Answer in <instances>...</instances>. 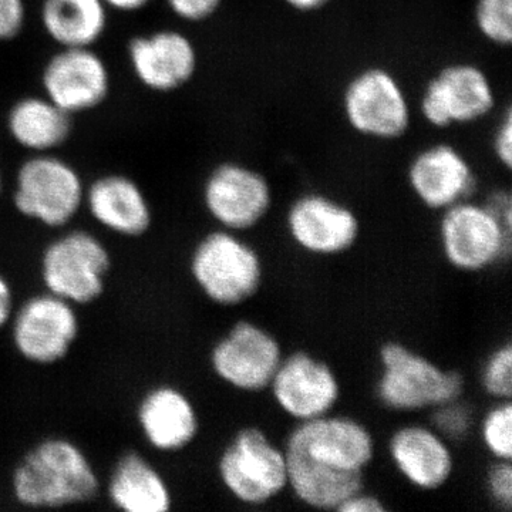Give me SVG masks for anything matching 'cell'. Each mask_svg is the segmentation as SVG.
<instances>
[{
	"label": "cell",
	"instance_id": "obj_1",
	"mask_svg": "<svg viewBox=\"0 0 512 512\" xmlns=\"http://www.w3.org/2000/svg\"><path fill=\"white\" fill-rule=\"evenodd\" d=\"M288 493L303 507L338 511L366 488L375 463V434L362 420L336 412L293 423L284 444Z\"/></svg>",
	"mask_w": 512,
	"mask_h": 512
},
{
	"label": "cell",
	"instance_id": "obj_2",
	"mask_svg": "<svg viewBox=\"0 0 512 512\" xmlns=\"http://www.w3.org/2000/svg\"><path fill=\"white\" fill-rule=\"evenodd\" d=\"M100 477L83 448L66 437L35 444L13 468L10 488L16 503L30 510H56L90 503Z\"/></svg>",
	"mask_w": 512,
	"mask_h": 512
},
{
	"label": "cell",
	"instance_id": "obj_3",
	"mask_svg": "<svg viewBox=\"0 0 512 512\" xmlns=\"http://www.w3.org/2000/svg\"><path fill=\"white\" fill-rule=\"evenodd\" d=\"M376 399L387 412L417 414L464 399L467 380L400 340H387L377 353Z\"/></svg>",
	"mask_w": 512,
	"mask_h": 512
},
{
	"label": "cell",
	"instance_id": "obj_4",
	"mask_svg": "<svg viewBox=\"0 0 512 512\" xmlns=\"http://www.w3.org/2000/svg\"><path fill=\"white\" fill-rule=\"evenodd\" d=\"M198 291L221 308H238L252 301L265 281V264L258 249L238 232L215 228L198 239L188 259Z\"/></svg>",
	"mask_w": 512,
	"mask_h": 512
},
{
	"label": "cell",
	"instance_id": "obj_5",
	"mask_svg": "<svg viewBox=\"0 0 512 512\" xmlns=\"http://www.w3.org/2000/svg\"><path fill=\"white\" fill-rule=\"evenodd\" d=\"M217 476L229 497L248 508H264L288 493L284 447L255 424L235 431L222 448Z\"/></svg>",
	"mask_w": 512,
	"mask_h": 512
},
{
	"label": "cell",
	"instance_id": "obj_6",
	"mask_svg": "<svg viewBox=\"0 0 512 512\" xmlns=\"http://www.w3.org/2000/svg\"><path fill=\"white\" fill-rule=\"evenodd\" d=\"M84 181L79 168L57 153L29 154L16 168L12 204L26 220L62 229L84 207Z\"/></svg>",
	"mask_w": 512,
	"mask_h": 512
},
{
	"label": "cell",
	"instance_id": "obj_7",
	"mask_svg": "<svg viewBox=\"0 0 512 512\" xmlns=\"http://www.w3.org/2000/svg\"><path fill=\"white\" fill-rule=\"evenodd\" d=\"M437 232L447 264L463 274L490 271L510 258L512 228L485 200L470 198L440 212Z\"/></svg>",
	"mask_w": 512,
	"mask_h": 512
},
{
	"label": "cell",
	"instance_id": "obj_8",
	"mask_svg": "<svg viewBox=\"0 0 512 512\" xmlns=\"http://www.w3.org/2000/svg\"><path fill=\"white\" fill-rule=\"evenodd\" d=\"M110 269L109 248L87 229L63 232L46 245L40 258V278L46 291L74 306L99 301Z\"/></svg>",
	"mask_w": 512,
	"mask_h": 512
},
{
	"label": "cell",
	"instance_id": "obj_9",
	"mask_svg": "<svg viewBox=\"0 0 512 512\" xmlns=\"http://www.w3.org/2000/svg\"><path fill=\"white\" fill-rule=\"evenodd\" d=\"M346 123L359 136L394 141L412 127V106L399 77L382 66H369L350 77L342 94Z\"/></svg>",
	"mask_w": 512,
	"mask_h": 512
},
{
	"label": "cell",
	"instance_id": "obj_10",
	"mask_svg": "<svg viewBox=\"0 0 512 512\" xmlns=\"http://www.w3.org/2000/svg\"><path fill=\"white\" fill-rule=\"evenodd\" d=\"M285 350L274 332L251 319H239L212 345L215 377L235 392H268Z\"/></svg>",
	"mask_w": 512,
	"mask_h": 512
},
{
	"label": "cell",
	"instance_id": "obj_11",
	"mask_svg": "<svg viewBox=\"0 0 512 512\" xmlns=\"http://www.w3.org/2000/svg\"><path fill=\"white\" fill-rule=\"evenodd\" d=\"M201 202L218 228L245 234L268 217L274 207V188L251 165L222 161L205 175Z\"/></svg>",
	"mask_w": 512,
	"mask_h": 512
},
{
	"label": "cell",
	"instance_id": "obj_12",
	"mask_svg": "<svg viewBox=\"0 0 512 512\" xmlns=\"http://www.w3.org/2000/svg\"><path fill=\"white\" fill-rule=\"evenodd\" d=\"M497 106L493 80L476 63L441 67L424 84L420 113L429 126L446 130L484 120Z\"/></svg>",
	"mask_w": 512,
	"mask_h": 512
},
{
	"label": "cell",
	"instance_id": "obj_13",
	"mask_svg": "<svg viewBox=\"0 0 512 512\" xmlns=\"http://www.w3.org/2000/svg\"><path fill=\"white\" fill-rule=\"evenodd\" d=\"M77 306L50 292L30 296L13 312L10 338L26 362L50 366L72 352L80 335Z\"/></svg>",
	"mask_w": 512,
	"mask_h": 512
},
{
	"label": "cell",
	"instance_id": "obj_14",
	"mask_svg": "<svg viewBox=\"0 0 512 512\" xmlns=\"http://www.w3.org/2000/svg\"><path fill=\"white\" fill-rule=\"evenodd\" d=\"M39 80L43 96L73 117L100 109L113 92L109 63L96 47H57Z\"/></svg>",
	"mask_w": 512,
	"mask_h": 512
},
{
	"label": "cell",
	"instance_id": "obj_15",
	"mask_svg": "<svg viewBox=\"0 0 512 512\" xmlns=\"http://www.w3.org/2000/svg\"><path fill=\"white\" fill-rule=\"evenodd\" d=\"M342 390V382L333 366L302 349L285 353L268 387L276 409L293 423L336 412Z\"/></svg>",
	"mask_w": 512,
	"mask_h": 512
},
{
	"label": "cell",
	"instance_id": "obj_16",
	"mask_svg": "<svg viewBox=\"0 0 512 512\" xmlns=\"http://www.w3.org/2000/svg\"><path fill=\"white\" fill-rule=\"evenodd\" d=\"M286 232L293 245L315 258H335L356 247L362 234L359 215L323 192H305L289 204Z\"/></svg>",
	"mask_w": 512,
	"mask_h": 512
},
{
	"label": "cell",
	"instance_id": "obj_17",
	"mask_svg": "<svg viewBox=\"0 0 512 512\" xmlns=\"http://www.w3.org/2000/svg\"><path fill=\"white\" fill-rule=\"evenodd\" d=\"M127 63L138 84L148 92L171 94L197 76L200 53L194 40L180 29L138 33L126 47Z\"/></svg>",
	"mask_w": 512,
	"mask_h": 512
},
{
	"label": "cell",
	"instance_id": "obj_18",
	"mask_svg": "<svg viewBox=\"0 0 512 512\" xmlns=\"http://www.w3.org/2000/svg\"><path fill=\"white\" fill-rule=\"evenodd\" d=\"M397 476L421 493H436L453 480L457 468L454 444L431 424H399L386 443Z\"/></svg>",
	"mask_w": 512,
	"mask_h": 512
},
{
	"label": "cell",
	"instance_id": "obj_19",
	"mask_svg": "<svg viewBox=\"0 0 512 512\" xmlns=\"http://www.w3.org/2000/svg\"><path fill=\"white\" fill-rule=\"evenodd\" d=\"M406 175L414 198L434 212L474 198L478 188L476 170L466 154L444 141L417 151Z\"/></svg>",
	"mask_w": 512,
	"mask_h": 512
},
{
	"label": "cell",
	"instance_id": "obj_20",
	"mask_svg": "<svg viewBox=\"0 0 512 512\" xmlns=\"http://www.w3.org/2000/svg\"><path fill=\"white\" fill-rule=\"evenodd\" d=\"M83 208L96 224L119 237H144L153 227L154 212L146 191L124 173L93 178L86 184Z\"/></svg>",
	"mask_w": 512,
	"mask_h": 512
},
{
	"label": "cell",
	"instance_id": "obj_21",
	"mask_svg": "<svg viewBox=\"0 0 512 512\" xmlns=\"http://www.w3.org/2000/svg\"><path fill=\"white\" fill-rule=\"evenodd\" d=\"M137 423L147 443L160 453H178L190 447L201 426L191 397L173 384L147 390L138 402Z\"/></svg>",
	"mask_w": 512,
	"mask_h": 512
},
{
	"label": "cell",
	"instance_id": "obj_22",
	"mask_svg": "<svg viewBox=\"0 0 512 512\" xmlns=\"http://www.w3.org/2000/svg\"><path fill=\"white\" fill-rule=\"evenodd\" d=\"M8 136L29 154L57 153L74 131V117L43 94H28L10 104L5 117Z\"/></svg>",
	"mask_w": 512,
	"mask_h": 512
},
{
	"label": "cell",
	"instance_id": "obj_23",
	"mask_svg": "<svg viewBox=\"0 0 512 512\" xmlns=\"http://www.w3.org/2000/svg\"><path fill=\"white\" fill-rule=\"evenodd\" d=\"M110 504L124 512H167L173 493L161 471L138 451H126L107 480Z\"/></svg>",
	"mask_w": 512,
	"mask_h": 512
},
{
	"label": "cell",
	"instance_id": "obj_24",
	"mask_svg": "<svg viewBox=\"0 0 512 512\" xmlns=\"http://www.w3.org/2000/svg\"><path fill=\"white\" fill-rule=\"evenodd\" d=\"M39 22L57 47H96L109 30L110 10L103 0H42Z\"/></svg>",
	"mask_w": 512,
	"mask_h": 512
},
{
	"label": "cell",
	"instance_id": "obj_25",
	"mask_svg": "<svg viewBox=\"0 0 512 512\" xmlns=\"http://www.w3.org/2000/svg\"><path fill=\"white\" fill-rule=\"evenodd\" d=\"M478 436L491 460L512 458V403L511 400H497L477 421Z\"/></svg>",
	"mask_w": 512,
	"mask_h": 512
},
{
	"label": "cell",
	"instance_id": "obj_26",
	"mask_svg": "<svg viewBox=\"0 0 512 512\" xmlns=\"http://www.w3.org/2000/svg\"><path fill=\"white\" fill-rule=\"evenodd\" d=\"M474 25L483 39L494 46L512 42V0H476Z\"/></svg>",
	"mask_w": 512,
	"mask_h": 512
},
{
	"label": "cell",
	"instance_id": "obj_27",
	"mask_svg": "<svg viewBox=\"0 0 512 512\" xmlns=\"http://www.w3.org/2000/svg\"><path fill=\"white\" fill-rule=\"evenodd\" d=\"M480 386L485 396L493 402L511 400L512 397V346L510 340L495 346L480 369Z\"/></svg>",
	"mask_w": 512,
	"mask_h": 512
},
{
	"label": "cell",
	"instance_id": "obj_28",
	"mask_svg": "<svg viewBox=\"0 0 512 512\" xmlns=\"http://www.w3.org/2000/svg\"><path fill=\"white\" fill-rule=\"evenodd\" d=\"M430 414L431 426L443 434L451 444L467 440L477 424L473 409L464 402V399L437 407L431 410Z\"/></svg>",
	"mask_w": 512,
	"mask_h": 512
},
{
	"label": "cell",
	"instance_id": "obj_29",
	"mask_svg": "<svg viewBox=\"0 0 512 512\" xmlns=\"http://www.w3.org/2000/svg\"><path fill=\"white\" fill-rule=\"evenodd\" d=\"M484 491L498 511L512 510L511 460H493L484 474Z\"/></svg>",
	"mask_w": 512,
	"mask_h": 512
},
{
	"label": "cell",
	"instance_id": "obj_30",
	"mask_svg": "<svg viewBox=\"0 0 512 512\" xmlns=\"http://www.w3.org/2000/svg\"><path fill=\"white\" fill-rule=\"evenodd\" d=\"M26 0H0V43L15 42L28 28Z\"/></svg>",
	"mask_w": 512,
	"mask_h": 512
},
{
	"label": "cell",
	"instance_id": "obj_31",
	"mask_svg": "<svg viewBox=\"0 0 512 512\" xmlns=\"http://www.w3.org/2000/svg\"><path fill=\"white\" fill-rule=\"evenodd\" d=\"M225 0H164L168 10L184 23L201 25L218 15Z\"/></svg>",
	"mask_w": 512,
	"mask_h": 512
},
{
	"label": "cell",
	"instance_id": "obj_32",
	"mask_svg": "<svg viewBox=\"0 0 512 512\" xmlns=\"http://www.w3.org/2000/svg\"><path fill=\"white\" fill-rule=\"evenodd\" d=\"M491 146H493L495 160L503 165L505 170L510 171L512 167V110L510 106L505 107L503 116L495 127Z\"/></svg>",
	"mask_w": 512,
	"mask_h": 512
},
{
	"label": "cell",
	"instance_id": "obj_33",
	"mask_svg": "<svg viewBox=\"0 0 512 512\" xmlns=\"http://www.w3.org/2000/svg\"><path fill=\"white\" fill-rule=\"evenodd\" d=\"M389 507L384 503L382 497L377 494L370 493L366 488L357 491L352 497H349L342 505L338 512H386Z\"/></svg>",
	"mask_w": 512,
	"mask_h": 512
},
{
	"label": "cell",
	"instance_id": "obj_34",
	"mask_svg": "<svg viewBox=\"0 0 512 512\" xmlns=\"http://www.w3.org/2000/svg\"><path fill=\"white\" fill-rule=\"evenodd\" d=\"M15 312V293L8 279L0 274V330L9 325Z\"/></svg>",
	"mask_w": 512,
	"mask_h": 512
},
{
	"label": "cell",
	"instance_id": "obj_35",
	"mask_svg": "<svg viewBox=\"0 0 512 512\" xmlns=\"http://www.w3.org/2000/svg\"><path fill=\"white\" fill-rule=\"evenodd\" d=\"M110 12L121 15H136L150 8L156 0H103Z\"/></svg>",
	"mask_w": 512,
	"mask_h": 512
},
{
	"label": "cell",
	"instance_id": "obj_36",
	"mask_svg": "<svg viewBox=\"0 0 512 512\" xmlns=\"http://www.w3.org/2000/svg\"><path fill=\"white\" fill-rule=\"evenodd\" d=\"M282 2L296 12L312 13L326 8L332 0H282Z\"/></svg>",
	"mask_w": 512,
	"mask_h": 512
},
{
	"label": "cell",
	"instance_id": "obj_37",
	"mask_svg": "<svg viewBox=\"0 0 512 512\" xmlns=\"http://www.w3.org/2000/svg\"><path fill=\"white\" fill-rule=\"evenodd\" d=\"M3 192H5V171L0 164V198H2Z\"/></svg>",
	"mask_w": 512,
	"mask_h": 512
}]
</instances>
